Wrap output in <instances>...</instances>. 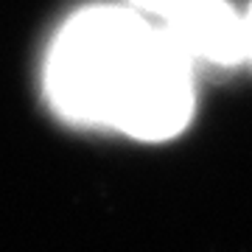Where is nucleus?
Returning <instances> with one entry per match:
<instances>
[{
	"label": "nucleus",
	"mask_w": 252,
	"mask_h": 252,
	"mask_svg": "<svg viewBox=\"0 0 252 252\" xmlns=\"http://www.w3.org/2000/svg\"><path fill=\"white\" fill-rule=\"evenodd\" d=\"M45 93L64 121L168 140L193 115V59L135 6H90L56 34Z\"/></svg>",
	"instance_id": "nucleus-1"
},
{
	"label": "nucleus",
	"mask_w": 252,
	"mask_h": 252,
	"mask_svg": "<svg viewBox=\"0 0 252 252\" xmlns=\"http://www.w3.org/2000/svg\"><path fill=\"white\" fill-rule=\"evenodd\" d=\"M129 6L165 28L190 59L224 67L244 59V17L227 0H129Z\"/></svg>",
	"instance_id": "nucleus-2"
},
{
	"label": "nucleus",
	"mask_w": 252,
	"mask_h": 252,
	"mask_svg": "<svg viewBox=\"0 0 252 252\" xmlns=\"http://www.w3.org/2000/svg\"><path fill=\"white\" fill-rule=\"evenodd\" d=\"M244 59L252 62V3L244 14Z\"/></svg>",
	"instance_id": "nucleus-3"
}]
</instances>
